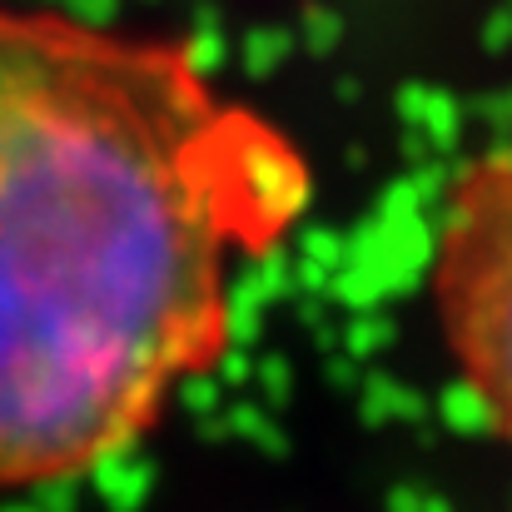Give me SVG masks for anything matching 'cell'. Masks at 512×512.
Here are the masks:
<instances>
[{
    "instance_id": "obj_1",
    "label": "cell",
    "mask_w": 512,
    "mask_h": 512,
    "mask_svg": "<svg viewBox=\"0 0 512 512\" xmlns=\"http://www.w3.org/2000/svg\"><path fill=\"white\" fill-rule=\"evenodd\" d=\"M309 199L304 150L189 40L0 5V493L150 438Z\"/></svg>"
},
{
    "instance_id": "obj_2",
    "label": "cell",
    "mask_w": 512,
    "mask_h": 512,
    "mask_svg": "<svg viewBox=\"0 0 512 512\" xmlns=\"http://www.w3.org/2000/svg\"><path fill=\"white\" fill-rule=\"evenodd\" d=\"M428 289L463 388L512 443V135L453 174L433 229Z\"/></svg>"
}]
</instances>
